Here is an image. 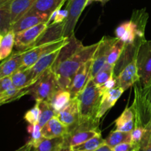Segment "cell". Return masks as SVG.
<instances>
[{"instance_id":"obj_19","label":"cell","mask_w":151,"mask_h":151,"mask_svg":"<svg viewBox=\"0 0 151 151\" xmlns=\"http://www.w3.org/2000/svg\"><path fill=\"white\" fill-rule=\"evenodd\" d=\"M68 127L57 116H54L41 127V133L44 139L63 137L68 133Z\"/></svg>"},{"instance_id":"obj_34","label":"cell","mask_w":151,"mask_h":151,"mask_svg":"<svg viewBox=\"0 0 151 151\" xmlns=\"http://www.w3.org/2000/svg\"><path fill=\"white\" fill-rule=\"evenodd\" d=\"M114 71V67L106 63L103 67V68L97 73V75L91 79L97 87H100L103 84H105L111 77L113 76Z\"/></svg>"},{"instance_id":"obj_8","label":"cell","mask_w":151,"mask_h":151,"mask_svg":"<svg viewBox=\"0 0 151 151\" xmlns=\"http://www.w3.org/2000/svg\"><path fill=\"white\" fill-rule=\"evenodd\" d=\"M116 40V37L103 36L99 41V45L92 57L90 79L94 78L97 73L106 64L112 45Z\"/></svg>"},{"instance_id":"obj_10","label":"cell","mask_w":151,"mask_h":151,"mask_svg":"<svg viewBox=\"0 0 151 151\" xmlns=\"http://www.w3.org/2000/svg\"><path fill=\"white\" fill-rule=\"evenodd\" d=\"M87 0H68L66 8L68 17L65 21L63 36L66 38L75 35V28L81 13L86 7Z\"/></svg>"},{"instance_id":"obj_6","label":"cell","mask_w":151,"mask_h":151,"mask_svg":"<svg viewBox=\"0 0 151 151\" xmlns=\"http://www.w3.org/2000/svg\"><path fill=\"white\" fill-rule=\"evenodd\" d=\"M69 42V38L63 37L61 39L41 45L35 46L24 50L22 62L20 69H29L32 68L41 58L55 50L61 49Z\"/></svg>"},{"instance_id":"obj_13","label":"cell","mask_w":151,"mask_h":151,"mask_svg":"<svg viewBox=\"0 0 151 151\" xmlns=\"http://www.w3.org/2000/svg\"><path fill=\"white\" fill-rule=\"evenodd\" d=\"M101 133L98 128L91 130H72L63 136V151H69L72 147L77 146Z\"/></svg>"},{"instance_id":"obj_49","label":"cell","mask_w":151,"mask_h":151,"mask_svg":"<svg viewBox=\"0 0 151 151\" xmlns=\"http://www.w3.org/2000/svg\"><path fill=\"white\" fill-rule=\"evenodd\" d=\"M2 38H3V35H1V34H0V44H1V40H2Z\"/></svg>"},{"instance_id":"obj_17","label":"cell","mask_w":151,"mask_h":151,"mask_svg":"<svg viewBox=\"0 0 151 151\" xmlns=\"http://www.w3.org/2000/svg\"><path fill=\"white\" fill-rule=\"evenodd\" d=\"M65 22L62 23L50 24L48 25L44 32L40 36L39 38L36 40L32 47L41 45V44H47L58 41L63 38L64 33Z\"/></svg>"},{"instance_id":"obj_3","label":"cell","mask_w":151,"mask_h":151,"mask_svg":"<svg viewBox=\"0 0 151 151\" xmlns=\"http://www.w3.org/2000/svg\"><path fill=\"white\" fill-rule=\"evenodd\" d=\"M148 17L145 8L134 10L129 21L122 22L116 27L115 37L125 44H133L139 38H144Z\"/></svg>"},{"instance_id":"obj_30","label":"cell","mask_w":151,"mask_h":151,"mask_svg":"<svg viewBox=\"0 0 151 151\" xmlns=\"http://www.w3.org/2000/svg\"><path fill=\"white\" fill-rule=\"evenodd\" d=\"M104 144H106V141L102 137V134L100 133L81 144L72 147L69 151H94Z\"/></svg>"},{"instance_id":"obj_50","label":"cell","mask_w":151,"mask_h":151,"mask_svg":"<svg viewBox=\"0 0 151 151\" xmlns=\"http://www.w3.org/2000/svg\"><path fill=\"white\" fill-rule=\"evenodd\" d=\"M0 106H1V105H0Z\"/></svg>"},{"instance_id":"obj_18","label":"cell","mask_w":151,"mask_h":151,"mask_svg":"<svg viewBox=\"0 0 151 151\" xmlns=\"http://www.w3.org/2000/svg\"><path fill=\"white\" fill-rule=\"evenodd\" d=\"M60 50V49L55 50V51L51 52V53H48L46 56H43L32 68H29V70H30L31 78H32V81L34 83L41 76L43 73L51 68V67L52 66L53 64L55 63V62L57 59Z\"/></svg>"},{"instance_id":"obj_26","label":"cell","mask_w":151,"mask_h":151,"mask_svg":"<svg viewBox=\"0 0 151 151\" xmlns=\"http://www.w3.org/2000/svg\"><path fill=\"white\" fill-rule=\"evenodd\" d=\"M72 96L69 90L59 89L54 94L52 99L50 100V104L52 107L53 110L55 112L56 115L58 113L60 112L65 106L68 104V102L71 100Z\"/></svg>"},{"instance_id":"obj_44","label":"cell","mask_w":151,"mask_h":151,"mask_svg":"<svg viewBox=\"0 0 151 151\" xmlns=\"http://www.w3.org/2000/svg\"><path fill=\"white\" fill-rule=\"evenodd\" d=\"M94 151H112V148L111 147H109V145L106 144H104L99 147L98 148H97Z\"/></svg>"},{"instance_id":"obj_45","label":"cell","mask_w":151,"mask_h":151,"mask_svg":"<svg viewBox=\"0 0 151 151\" xmlns=\"http://www.w3.org/2000/svg\"><path fill=\"white\" fill-rule=\"evenodd\" d=\"M138 151H151V147H139Z\"/></svg>"},{"instance_id":"obj_36","label":"cell","mask_w":151,"mask_h":151,"mask_svg":"<svg viewBox=\"0 0 151 151\" xmlns=\"http://www.w3.org/2000/svg\"><path fill=\"white\" fill-rule=\"evenodd\" d=\"M41 109L39 106V102H35V105L33 107L28 110L24 115V118L29 124H38L39 120Z\"/></svg>"},{"instance_id":"obj_37","label":"cell","mask_w":151,"mask_h":151,"mask_svg":"<svg viewBox=\"0 0 151 151\" xmlns=\"http://www.w3.org/2000/svg\"><path fill=\"white\" fill-rule=\"evenodd\" d=\"M131 133V143L138 145L140 147V144L146 133L145 127L142 125H136Z\"/></svg>"},{"instance_id":"obj_28","label":"cell","mask_w":151,"mask_h":151,"mask_svg":"<svg viewBox=\"0 0 151 151\" xmlns=\"http://www.w3.org/2000/svg\"><path fill=\"white\" fill-rule=\"evenodd\" d=\"M63 137L44 139L32 151H63Z\"/></svg>"},{"instance_id":"obj_14","label":"cell","mask_w":151,"mask_h":151,"mask_svg":"<svg viewBox=\"0 0 151 151\" xmlns=\"http://www.w3.org/2000/svg\"><path fill=\"white\" fill-rule=\"evenodd\" d=\"M56 116L68 129L75 127L79 122V102L78 97L71 99L67 105L58 113Z\"/></svg>"},{"instance_id":"obj_42","label":"cell","mask_w":151,"mask_h":151,"mask_svg":"<svg viewBox=\"0 0 151 151\" xmlns=\"http://www.w3.org/2000/svg\"><path fill=\"white\" fill-rule=\"evenodd\" d=\"M68 17V11L66 9L64 10H60L58 11L57 14H56L55 18L54 21L52 22V23L51 24H58V23H62V22H64L66 20Z\"/></svg>"},{"instance_id":"obj_20","label":"cell","mask_w":151,"mask_h":151,"mask_svg":"<svg viewBox=\"0 0 151 151\" xmlns=\"http://www.w3.org/2000/svg\"><path fill=\"white\" fill-rule=\"evenodd\" d=\"M24 54V50L13 53L3 60L0 64V79L6 76H10L16 71L20 69L22 62V56Z\"/></svg>"},{"instance_id":"obj_25","label":"cell","mask_w":151,"mask_h":151,"mask_svg":"<svg viewBox=\"0 0 151 151\" xmlns=\"http://www.w3.org/2000/svg\"><path fill=\"white\" fill-rule=\"evenodd\" d=\"M12 2L0 4V34L4 36L11 30Z\"/></svg>"},{"instance_id":"obj_1","label":"cell","mask_w":151,"mask_h":151,"mask_svg":"<svg viewBox=\"0 0 151 151\" xmlns=\"http://www.w3.org/2000/svg\"><path fill=\"white\" fill-rule=\"evenodd\" d=\"M79 102V122L69 131L97 129L100 121L97 115L101 102L102 93L92 79H89L86 87L78 96Z\"/></svg>"},{"instance_id":"obj_35","label":"cell","mask_w":151,"mask_h":151,"mask_svg":"<svg viewBox=\"0 0 151 151\" xmlns=\"http://www.w3.org/2000/svg\"><path fill=\"white\" fill-rule=\"evenodd\" d=\"M27 133L30 134V139L27 142L29 144L32 145V147L38 146V144L44 139L41 133V127L38 124H29L27 127Z\"/></svg>"},{"instance_id":"obj_23","label":"cell","mask_w":151,"mask_h":151,"mask_svg":"<svg viewBox=\"0 0 151 151\" xmlns=\"http://www.w3.org/2000/svg\"><path fill=\"white\" fill-rule=\"evenodd\" d=\"M68 0H37L28 12L30 13H51L58 7H62Z\"/></svg>"},{"instance_id":"obj_22","label":"cell","mask_w":151,"mask_h":151,"mask_svg":"<svg viewBox=\"0 0 151 151\" xmlns=\"http://www.w3.org/2000/svg\"><path fill=\"white\" fill-rule=\"evenodd\" d=\"M37 0H13L11 4V25L17 22L33 6Z\"/></svg>"},{"instance_id":"obj_40","label":"cell","mask_w":151,"mask_h":151,"mask_svg":"<svg viewBox=\"0 0 151 151\" xmlns=\"http://www.w3.org/2000/svg\"><path fill=\"white\" fill-rule=\"evenodd\" d=\"M13 86L11 76H6L0 79V94L9 89L12 88Z\"/></svg>"},{"instance_id":"obj_27","label":"cell","mask_w":151,"mask_h":151,"mask_svg":"<svg viewBox=\"0 0 151 151\" xmlns=\"http://www.w3.org/2000/svg\"><path fill=\"white\" fill-rule=\"evenodd\" d=\"M16 33L13 30L4 34L0 44V62L8 58L12 53L13 46L15 45Z\"/></svg>"},{"instance_id":"obj_12","label":"cell","mask_w":151,"mask_h":151,"mask_svg":"<svg viewBox=\"0 0 151 151\" xmlns=\"http://www.w3.org/2000/svg\"><path fill=\"white\" fill-rule=\"evenodd\" d=\"M92 59L84 64L74 76L69 90L72 98L77 97L82 92L90 79Z\"/></svg>"},{"instance_id":"obj_15","label":"cell","mask_w":151,"mask_h":151,"mask_svg":"<svg viewBox=\"0 0 151 151\" xmlns=\"http://www.w3.org/2000/svg\"><path fill=\"white\" fill-rule=\"evenodd\" d=\"M50 16V15L48 13L27 12L12 25L11 30H13L15 33H17L21 31L35 26L40 23L48 22Z\"/></svg>"},{"instance_id":"obj_21","label":"cell","mask_w":151,"mask_h":151,"mask_svg":"<svg viewBox=\"0 0 151 151\" xmlns=\"http://www.w3.org/2000/svg\"><path fill=\"white\" fill-rule=\"evenodd\" d=\"M115 129L122 132H131L135 127V113L132 106L126 107L114 121Z\"/></svg>"},{"instance_id":"obj_5","label":"cell","mask_w":151,"mask_h":151,"mask_svg":"<svg viewBox=\"0 0 151 151\" xmlns=\"http://www.w3.org/2000/svg\"><path fill=\"white\" fill-rule=\"evenodd\" d=\"M60 89L57 78L51 68L43 73L29 89L35 102H50L55 93Z\"/></svg>"},{"instance_id":"obj_38","label":"cell","mask_w":151,"mask_h":151,"mask_svg":"<svg viewBox=\"0 0 151 151\" xmlns=\"http://www.w3.org/2000/svg\"><path fill=\"white\" fill-rule=\"evenodd\" d=\"M139 146L132 144L131 142L122 143L112 147V151H138Z\"/></svg>"},{"instance_id":"obj_33","label":"cell","mask_w":151,"mask_h":151,"mask_svg":"<svg viewBox=\"0 0 151 151\" xmlns=\"http://www.w3.org/2000/svg\"><path fill=\"white\" fill-rule=\"evenodd\" d=\"M125 43L124 41L116 38V40L114 41L111 48L110 53H109L106 63L111 65V66L115 67L116 62L119 60V57H120L121 54H122V51H123L124 48H125Z\"/></svg>"},{"instance_id":"obj_41","label":"cell","mask_w":151,"mask_h":151,"mask_svg":"<svg viewBox=\"0 0 151 151\" xmlns=\"http://www.w3.org/2000/svg\"><path fill=\"white\" fill-rule=\"evenodd\" d=\"M146 133L140 144V147H151V122L145 127Z\"/></svg>"},{"instance_id":"obj_48","label":"cell","mask_w":151,"mask_h":151,"mask_svg":"<svg viewBox=\"0 0 151 151\" xmlns=\"http://www.w3.org/2000/svg\"><path fill=\"white\" fill-rule=\"evenodd\" d=\"M110 1V0H102L101 3H102V4H103V5H104V4H106V3H107L108 1Z\"/></svg>"},{"instance_id":"obj_16","label":"cell","mask_w":151,"mask_h":151,"mask_svg":"<svg viewBox=\"0 0 151 151\" xmlns=\"http://www.w3.org/2000/svg\"><path fill=\"white\" fill-rule=\"evenodd\" d=\"M125 90L119 87H114L113 89L105 92L102 95L101 102H100V107L97 115V119L100 121V118L106 114L107 111L115 105L118 99L120 98Z\"/></svg>"},{"instance_id":"obj_43","label":"cell","mask_w":151,"mask_h":151,"mask_svg":"<svg viewBox=\"0 0 151 151\" xmlns=\"http://www.w3.org/2000/svg\"><path fill=\"white\" fill-rule=\"evenodd\" d=\"M32 149H33V147H32V145H30L29 143L27 142L23 146L20 147L19 148H18V149L15 150L13 151H32Z\"/></svg>"},{"instance_id":"obj_24","label":"cell","mask_w":151,"mask_h":151,"mask_svg":"<svg viewBox=\"0 0 151 151\" xmlns=\"http://www.w3.org/2000/svg\"><path fill=\"white\" fill-rule=\"evenodd\" d=\"M10 76L13 86L17 88H27L34 84L29 69H19Z\"/></svg>"},{"instance_id":"obj_29","label":"cell","mask_w":151,"mask_h":151,"mask_svg":"<svg viewBox=\"0 0 151 151\" xmlns=\"http://www.w3.org/2000/svg\"><path fill=\"white\" fill-rule=\"evenodd\" d=\"M105 141L106 144L112 148L119 144L131 142V133L114 130L109 133L108 137L105 139Z\"/></svg>"},{"instance_id":"obj_4","label":"cell","mask_w":151,"mask_h":151,"mask_svg":"<svg viewBox=\"0 0 151 151\" xmlns=\"http://www.w3.org/2000/svg\"><path fill=\"white\" fill-rule=\"evenodd\" d=\"M135 98L131 105L135 113V126L146 127L151 122V81L142 88L135 84Z\"/></svg>"},{"instance_id":"obj_7","label":"cell","mask_w":151,"mask_h":151,"mask_svg":"<svg viewBox=\"0 0 151 151\" xmlns=\"http://www.w3.org/2000/svg\"><path fill=\"white\" fill-rule=\"evenodd\" d=\"M137 65L139 86L144 88L151 81V40L144 38L140 41L137 51Z\"/></svg>"},{"instance_id":"obj_2","label":"cell","mask_w":151,"mask_h":151,"mask_svg":"<svg viewBox=\"0 0 151 151\" xmlns=\"http://www.w3.org/2000/svg\"><path fill=\"white\" fill-rule=\"evenodd\" d=\"M98 45L99 41L88 46H81L54 70H52L55 74L60 89L69 90L74 76L84 64L92 59Z\"/></svg>"},{"instance_id":"obj_39","label":"cell","mask_w":151,"mask_h":151,"mask_svg":"<svg viewBox=\"0 0 151 151\" xmlns=\"http://www.w3.org/2000/svg\"><path fill=\"white\" fill-rule=\"evenodd\" d=\"M116 87H117V81H116V78L113 76L111 77L105 84H103V85L99 87V88H100V92H101L102 95H103L105 92L108 91V90H111V89H113Z\"/></svg>"},{"instance_id":"obj_32","label":"cell","mask_w":151,"mask_h":151,"mask_svg":"<svg viewBox=\"0 0 151 151\" xmlns=\"http://www.w3.org/2000/svg\"><path fill=\"white\" fill-rule=\"evenodd\" d=\"M39 106L41 109V114H40L38 124L40 127H42L51 118L56 116V113L49 102H44V101L39 102Z\"/></svg>"},{"instance_id":"obj_9","label":"cell","mask_w":151,"mask_h":151,"mask_svg":"<svg viewBox=\"0 0 151 151\" xmlns=\"http://www.w3.org/2000/svg\"><path fill=\"white\" fill-rule=\"evenodd\" d=\"M48 25V22H44L16 33L14 46L20 50H26L31 48L40 36L47 29Z\"/></svg>"},{"instance_id":"obj_46","label":"cell","mask_w":151,"mask_h":151,"mask_svg":"<svg viewBox=\"0 0 151 151\" xmlns=\"http://www.w3.org/2000/svg\"><path fill=\"white\" fill-rule=\"evenodd\" d=\"M93 1H100V2H101L102 0H87V1H86V6L88 5V4H91V3L93 2Z\"/></svg>"},{"instance_id":"obj_11","label":"cell","mask_w":151,"mask_h":151,"mask_svg":"<svg viewBox=\"0 0 151 151\" xmlns=\"http://www.w3.org/2000/svg\"><path fill=\"white\" fill-rule=\"evenodd\" d=\"M114 77L117 81V87L124 90H128L131 86L139 82V76L137 65V56Z\"/></svg>"},{"instance_id":"obj_47","label":"cell","mask_w":151,"mask_h":151,"mask_svg":"<svg viewBox=\"0 0 151 151\" xmlns=\"http://www.w3.org/2000/svg\"><path fill=\"white\" fill-rule=\"evenodd\" d=\"M13 0H0V4L7 2H13Z\"/></svg>"},{"instance_id":"obj_31","label":"cell","mask_w":151,"mask_h":151,"mask_svg":"<svg viewBox=\"0 0 151 151\" xmlns=\"http://www.w3.org/2000/svg\"><path fill=\"white\" fill-rule=\"evenodd\" d=\"M29 87L17 88L16 87H13L12 88L6 90L5 92L0 94V105L18 100L24 95L29 94Z\"/></svg>"}]
</instances>
